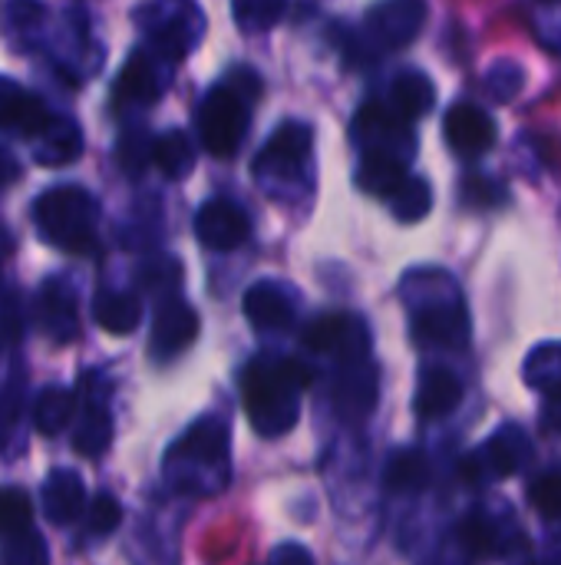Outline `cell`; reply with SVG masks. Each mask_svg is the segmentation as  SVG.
<instances>
[{
  "label": "cell",
  "mask_w": 561,
  "mask_h": 565,
  "mask_svg": "<svg viewBox=\"0 0 561 565\" xmlns=\"http://www.w3.org/2000/svg\"><path fill=\"white\" fill-rule=\"evenodd\" d=\"M311 384V371L284 358H258L245 367L241 401L251 427L261 437H284L301 414V394Z\"/></svg>",
  "instance_id": "1"
},
{
  "label": "cell",
  "mask_w": 561,
  "mask_h": 565,
  "mask_svg": "<svg viewBox=\"0 0 561 565\" xmlns=\"http://www.w3.org/2000/svg\"><path fill=\"white\" fill-rule=\"evenodd\" d=\"M261 93V79L255 70H235L228 83L205 93L198 106V139L215 159H231L248 136L251 103Z\"/></svg>",
  "instance_id": "2"
},
{
  "label": "cell",
  "mask_w": 561,
  "mask_h": 565,
  "mask_svg": "<svg viewBox=\"0 0 561 565\" xmlns=\"http://www.w3.org/2000/svg\"><path fill=\"white\" fill-rule=\"evenodd\" d=\"M33 222H36L40 235L53 248H60V252H69V255H89V252H96L99 205L79 185L46 189L33 202Z\"/></svg>",
  "instance_id": "3"
},
{
  "label": "cell",
  "mask_w": 561,
  "mask_h": 565,
  "mask_svg": "<svg viewBox=\"0 0 561 565\" xmlns=\"http://www.w3.org/2000/svg\"><path fill=\"white\" fill-rule=\"evenodd\" d=\"M228 463V424L218 417L195 420L169 450L165 457V477L179 490H202L198 470H218L225 473Z\"/></svg>",
  "instance_id": "4"
},
{
  "label": "cell",
  "mask_w": 561,
  "mask_h": 565,
  "mask_svg": "<svg viewBox=\"0 0 561 565\" xmlns=\"http://www.w3.org/2000/svg\"><path fill=\"white\" fill-rule=\"evenodd\" d=\"M427 0H380L367 10L360 43L374 53H390L410 46L427 23Z\"/></svg>",
  "instance_id": "5"
},
{
  "label": "cell",
  "mask_w": 561,
  "mask_h": 565,
  "mask_svg": "<svg viewBox=\"0 0 561 565\" xmlns=\"http://www.w3.org/2000/svg\"><path fill=\"white\" fill-rule=\"evenodd\" d=\"M413 122H407L390 103H367L357 116H354V142L360 146V152L380 149V152H397L413 159L417 139H413Z\"/></svg>",
  "instance_id": "6"
},
{
  "label": "cell",
  "mask_w": 561,
  "mask_h": 565,
  "mask_svg": "<svg viewBox=\"0 0 561 565\" xmlns=\"http://www.w3.org/2000/svg\"><path fill=\"white\" fill-rule=\"evenodd\" d=\"M301 344L314 354H331V358H341L344 364H354V361H367L370 338H367V328L357 315L337 311V315L314 318L304 328Z\"/></svg>",
  "instance_id": "7"
},
{
  "label": "cell",
  "mask_w": 561,
  "mask_h": 565,
  "mask_svg": "<svg viewBox=\"0 0 561 565\" xmlns=\"http://www.w3.org/2000/svg\"><path fill=\"white\" fill-rule=\"evenodd\" d=\"M314 132L308 122H281L274 136L261 146L255 159V175L268 185V179H294L311 159Z\"/></svg>",
  "instance_id": "8"
},
{
  "label": "cell",
  "mask_w": 561,
  "mask_h": 565,
  "mask_svg": "<svg viewBox=\"0 0 561 565\" xmlns=\"http://www.w3.org/2000/svg\"><path fill=\"white\" fill-rule=\"evenodd\" d=\"M529 454H532V444L526 440V434L519 427H503L493 440H486L479 450H473L463 460V477L470 483H486V480L513 477Z\"/></svg>",
  "instance_id": "9"
},
{
  "label": "cell",
  "mask_w": 561,
  "mask_h": 565,
  "mask_svg": "<svg viewBox=\"0 0 561 565\" xmlns=\"http://www.w3.org/2000/svg\"><path fill=\"white\" fill-rule=\"evenodd\" d=\"M413 341L427 348H466L470 315L460 298L420 305L413 315Z\"/></svg>",
  "instance_id": "10"
},
{
  "label": "cell",
  "mask_w": 561,
  "mask_h": 565,
  "mask_svg": "<svg viewBox=\"0 0 561 565\" xmlns=\"http://www.w3.org/2000/svg\"><path fill=\"white\" fill-rule=\"evenodd\" d=\"M195 235L212 252H231L248 242L251 222H248L245 209L235 205L231 199H208L195 212Z\"/></svg>",
  "instance_id": "11"
},
{
  "label": "cell",
  "mask_w": 561,
  "mask_h": 565,
  "mask_svg": "<svg viewBox=\"0 0 561 565\" xmlns=\"http://www.w3.org/2000/svg\"><path fill=\"white\" fill-rule=\"evenodd\" d=\"M198 338V315L182 298H169L159 305L149 334V354L155 361H172Z\"/></svg>",
  "instance_id": "12"
},
{
  "label": "cell",
  "mask_w": 561,
  "mask_h": 565,
  "mask_svg": "<svg viewBox=\"0 0 561 565\" xmlns=\"http://www.w3.org/2000/svg\"><path fill=\"white\" fill-rule=\"evenodd\" d=\"M155 10H159L162 17L152 20V23H145L152 43H155L159 53L169 56V60L185 56V53L195 46V40L202 36V13H198V7L179 0V3H165V7L159 3Z\"/></svg>",
  "instance_id": "13"
},
{
  "label": "cell",
  "mask_w": 561,
  "mask_h": 565,
  "mask_svg": "<svg viewBox=\"0 0 561 565\" xmlns=\"http://www.w3.org/2000/svg\"><path fill=\"white\" fill-rule=\"evenodd\" d=\"M377 394H380V381H377V364H370V358L344 364V371L334 381V407L350 424L364 420L377 407Z\"/></svg>",
  "instance_id": "14"
},
{
  "label": "cell",
  "mask_w": 561,
  "mask_h": 565,
  "mask_svg": "<svg viewBox=\"0 0 561 565\" xmlns=\"http://www.w3.org/2000/svg\"><path fill=\"white\" fill-rule=\"evenodd\" d=\"M446 142L463 156V159H476L483 152L493 149L496 142V122L493 116L476 106V103H456L450 113H446Z\"/></svg>",
  "instance_id": "15"
},
{
  "label": "cell",
  "mask_w": 561,
  "mask_h": 565,
  "mask_svg": "<svg viewBox=\"0 0 561 565\" xmlns=\"http://www.w3.org/2000/svg\"><path fill=\"white\" fill-rule=\"evenodd\" d=\"M36 318L50 341L69 344L76 338L79 318H76V295L63 278H46L36 295Z\"/></svg>",
  "instance_id": "16"
},
{
  "label": "cell",
  "mask_w": 561,
  "mask_h": 565,
  "mask_svg": "<svg viewBox=\"0 0 561 565\" xmlns=\"http://www.w3.org/2000/svg\"><path fill=\"white\" fill-rule=\"evenodd\" d=\"M50 113L40 103V96H33L23 86H13L7 79H0V129L23 136V139H36L43 136V129L50 126Z\"/></svg>",
  "instance_id": "17"
},
{
  "label": "cell",
  "mask_w": 561,
  "mask_h": 565,
  "mask_svg": "<svg viewBox=\"0 0 561 565\" xmlns=\"http://www.w3.org/2000/svg\"><path fill=\"white\" fill-rule=\"evenodd\" d=\"M40 497H43V516L53 526H69L86 510V487L76 470H53L43 480Z\"/></svg>",
  "instance_id": "18"
},
{
  "label": "cell",
  "mask_w": 561,
  "mask_h": 565,
  "mask_svg": "<svg viewBox=\"0 0 561 565\" xmlns=\"http://www.w3.org/2000/svg\"><path fill=\"white\" fill-rule=\"evenodd\" d=\"M165 93V76L159 70V63L149 56V53H132L129 63L119 70L116 76V86H112V99L122 106V103H155L159 96Z\"/></svg>",
  "instance_id": "19"
},
{
  "label": "cell",
  "mask_w": 561,
  "mask_h": 565,
  "mask_svg": "<svg viewBox=\"0 0 561 565\" xmlns=\"http://www.w3.org/2000/svg\"><path fill=\"white\" fill-rule=\"evenodd\" d=\"M245 318L258 331H284L294 321V298L274 281H258L245 291Z\"/></svg>",
  "instance_id": "20"
},
{
  "label": "cell",
  "mask_w": 561,
  "mask_h": 565,
  "mask_svg": "<svg viewBox=\"0 0 561 565\" xmlns=\"http://www.w3.org/2000/svg\"><path fill=\"white\" fill-rule=\"evenodd\" d=\"M407 179H410V159H407V156L380 152V149H370V152L360 156L357 185H360L364 192L380 195V199H390Z\"/></svg>",
  "instance_id": "21"
},
{
  "label": "cell",
  "mask_w": 561,
  "mask_h": 565,
  "mask_svg": "<svg viewBox=\"0 0 561 565\" xmlns=\"http://www.w3.org/2000/svg\"><path fill=\"white\" fill-rule=\"evenodd\" d=\"M407 122H417L433 113L436 106V86L423 70H400L390 83V99H387Z\"/></svg>",
  "instance_id": "22"
},
{
  "label": "cell",
  "mask_w": 561,
  "mask_h": 565,
  "mask_svg": "<svg viewBox=\"0 0 561 565\" xmlns=\"http://www.w3.org/2000/svg\"><path fill=\"white\" fill-rule=\"evenodd\" d=\"M460 401H463V381L453 371L433 367L423 374L413 407L423 420H443L460 407Z\"/></svg>",
  "instance_id": "23"
},
{
  "label": "cell",
  "mask_w": 561,
  "mask_h": 565,
  "mask_svg": "<svg viewBox=\"0 0 561 565\" xmlns=\"http://www.w3.org/2000/svg\"><path fill=\"white\" fill-rule=\"evenodd\" d=\"M93 315H96V324L106 334L126 338L142 321V301L136 295H129V291H99L96 301H93Z\"/></svg>",
  "instance_id": "24"
},
{
  "label": "cell",
  "mask_w": 561,
  "mask_h": 565,
  "mask_svg": "<svg viewBox=\"0 0 561 565\" xmlns=\"http://www.w3.org/2000/svg\"><path fill=\"white\" fill-rule=\"evenodd\" d=\"M83 152V132L73 119L66 116H53L50 126L43 129L40 142H36V162L40 166H66L76 162Z\"/></svg>",
  "instance_id": "25"
},
{
  "label": "cell",
  "mask_w": 561,
  "mask_h": 565,
  "mask_svg": "<svg viewBox=\"0 0 561 565\" xmlns=\"http://www.w3.org/2000/svg\"><path fill=\"white\" fill-rule=\"evenodd\" d=\"M112 444V417L103 404H89L73 424V450L79 457H103Z\"/></svg>",
  "instance_id": "26"
},
{
  "label": "cell",
  "mask_w": 561,
  "mask_h": 565,
  "mask_svg": "<svg viewBox=\"0 0 561 565\" xmlns=\"http://www.w3.org/2000/svg\"><path fill=\"white\" fill-rule=\"evenodd\" d=\"M76 417V394L66 391V387H46L40 397H36V407H33V424L43 437H60Z\"/></svg>",
  "instance_id": "27"
},
{
  "label": "cell",
  "mask_w": 561,
  "mask_h": 565,
  "mask_svg": "<svg viewBox=\"0 0 561 565\" xmlns=\"http://www.w3.org/2000/svg\"><path fill=\"white\" fill-rule=\"evenodd\" d=\"M430 483V463L420 450H397L384 470V487L390 493H420Z\"/></svg>",
  "instance_id": "28"
},
{
  "label": "cell",
  "mask_w": 561,
  "mask_h": 565,
  "mask_svg": "<svg viewBox=\"0 0 561 565\" xmlns=\"http://www.w3.org/2000/svg\"><path fill=\"white\" fill-rule=\"evenodd\" d=\"M152 162L159 166L162 175L169 179H182L195 169V146L188 142L185 132L172 129V132H162L152 146Z\"/></svg>",
  "instance_id": "29"
},
{
  "label": "cell",
  "mask_w": 561,
  "mask_h": 565,
  "mask_svg": "<svg viewBox=\"0 0 561 565\" xmlns=\"http://www.w3.org/2000/svg\"><path fill=\"white\" fill-rule=\"evenodd\" d=\"M387 202H390V212L400 222H420L433 209V185L427 179H420V175H410Z\"/></svg>",
  "instance_id": "30"
},
{
  "label": "cell",
  "mask_w": 561,
  "mask_h": 565,
  "mask_svg": "<svg viewBox=\"0 0 561 565\" xmlns=\"http://www.w3.org/2000/svg\"><path fill=\"white\" fill-rule=\"evenodd\" d=\"M456 540L460 546L473 556V559H493L499 553V530L493 526V520H486L483 513L466 516L456 526Z\"/></svg>",
  "instance_id": "31"
},
{
  "label": "cell",
  "mask_w": 561,
  "mask_h": 565,
  "mask_svg": "<svg viewBox=\"0 0 561 565\" xmlns=\"http://www.w3.org/2000/svg\"><path fill=\"white\" fill-rule=\"evenodd\" d=\"M526 381H529V387L542 391L546 397L561 391V344H542L529 354Z\"/></svg>",
  "instance_id": "32"
},
{
  "label": "cell",
  "mask_w": 561,
  "mask_h": 565,
  "mask_svg": "<svg viewBox=\"0 0 561 565\" xmlns=\"http://www.w3.org/2000/svg\"><path fill=\"white\" fill-rule=\"evenodd\" d=\"M23 530H33L30 497L17 487H0V540H10Z\"/></svg>",
  "instance_id": "33"
},
{
  "label": "cell",
  "mask_w": 561,
  "mask_h": 565,
  "mask_svg": "<svg viewBox=\"0 0 561 565\" xmlns=\"http://www.w3.org/2000/svg\"><path fill=\"white\" fill-rule=\"evenodd\" d=\"M231 10H235V20L241 30L265 33L284 17L288 0H231Z\"/></svg>",
  "instance_id": "34"
},
{
  "label": "cell",
  "mask_w": 561,
  "mask_h": 565,
  "mask_svg": "<svg viewBox=\"0 0 561 565\" xmlns=\"http://www.w3.org/2000/svg\"><path fill=\"white\" fill-rule=\"evenodd\" d=\"M0 563L3 565H50V550L40 540V533L23 530L0 546Z\"/></svg>",
  "instance_id": "35"
},
{
  "label": "cell",
  "mask_w": 561,
  "mask_h": 565,
  "mask_svg": "<svg viewBox=\"0 0 561 565\" xmlns=\"http://www.w3.org/2000/svg\"><path fill=\"white\" fill-rule=\"evenodd\" d=\"M526 86V70L516 60H499L486 70V93L496 103H513Z\"/></svg>",
  "instance_id": "36"
},
{
  "label": "cell",
  "mask_w": 561,
  "mask_h": 565,
  "mask_svg": "<svg viewBox=\"0 0 561 565\" xmlns=\"http://www.w3.org/2000/svg\"><path fill=\"white\" fill-rule=\"evenodd\" d=\"M152 146H155V139H149L142 129H126L116 146V159L129 175H139L152 162Z\"/></svg>",
  "instance_id": "37"
},
{
  "label": "cell",
  "mask_w": 561,
  "mask_h": 565,
  "mask_svg": "<svg viewBox=\"0 0 561 565\" xmlns=\"http://www.w3.org/2000/svg\"><path fill=\"white\" fill-rule=\"evenodd\" d=\"M20 407H23V381L20 374H10L0 381V450L7 447L13 427L20 424Z\"/></svg>",
  "instance_id": "38"
},
{
  "label": "cell",
  "mask_w": 561,
  "mask_h": 565,
  "mask_svg": "<svg viewBox=\"0 0 561 565\" xmlns=\"http://www.w3.org/2000/svg\"><path fill=\"white\" fill-rule=\"evenodd\" d=\"M529 503L546 516V520H561V470L542 473L529 487Z\"/></svg>",
  "instance_id": "39"
},
{
  "label": "cell",
  "mask_w": 561,
  "mask_h": 565,
  "mask_svg": "<svg viewBox=\"0 0 561 565\" xmlns=\"http://www.w3.org/2000/svg\"><path fill=\"white\" fill-rule=\"evenodd\" d=\"M119 523H122V507H119V500L109 497V493H99V497L89 503L86 530H89L93 536H109V533L119 530Z\"/></svg>",
  "instance_id": "40"
},
{
  "label": "cell",
  "mask_w": 561,
  "mask_h": 565,
  "mask_svg": "<svg viewBox=\"0 0 561 565\" xmlns=\"http://www.w3.org/2000/svg\"><path fill=\"white\" fill-rule=\"evenodd\" d=\"M506 199L503 185L493 182L489 175H466L463 179V202L470 209H493Z\"/></svg>",
  "instance_id": "41"
},
{
  "label": "cell",
  "mask_w": 561,
  "mask_h": 565,
  "mask_svg": "<svg viewBox=\"0 0 561 565\" xmlns=\"http://www.w3.org/2000/svg\"><path fill=\"white\" fill-rule=\"evenodd\" d=\"M17 338H20V311H17L13 295H3L0 298V348L13 344Z\"/></svg>",
  "instance_id": "42"
},
{
  "label": "cell",
  "mask_w": 561,
  "mask_h": 565,
  "mask_svg": "<svg viewBox=\"0 0 561 565\" xmlns=\"http://www.w3.org/2000/svg\"><path fill=\"white\" fill-rule=\"evenodd\" d=\"M271 565H314V559H311V553L301 543H281L271 553Z\"/></svg>",
  "instance_id": "43"
},
{
  "label": "cell",
  "mask_w": 561,
  "mask_h": 565,
  "mask_svg": "<svg viewBox=\"0 0 561 565\" xmlns=\"http://www.w3.org/2000/svg\"><path fill=\"white\" fill-rule=\"evenodd\" d=\"M17 179H20V162H17V156H13L10 149L0 146V189L10 185V182H17Z\"/></svg>",
  "instance_id": "44"
},
{
  "label": "cell",
  "mask_w": 561,
  "mask_h": 565,
  "mask_svg": "<svg viewBox=\"0 0 561 565\" xmlns=\"http://www.w3.org/2000/svg\"><path fill=\"white\" fill-rule=\"evenodd\" d=\"M542 424H546L549 430L561 434V391H555V394H549V397H546V414H542Z\"/></svg>",
  "instance_id": "45"
},
{
  "label": "cell",
  "mask_w": 561,
  "mask_h": 565,
  "mask_svg": "<svg viewBox=\"0 0 561 565\" xmlns=\"http://www.w3.org/2000/svg\"><path fill=\"white\" fill-rule=\"evenodd\" d=\"M542 3H559V0H542Z\"/></svg>",
  "instance_id": "46"
}]
</instances>
